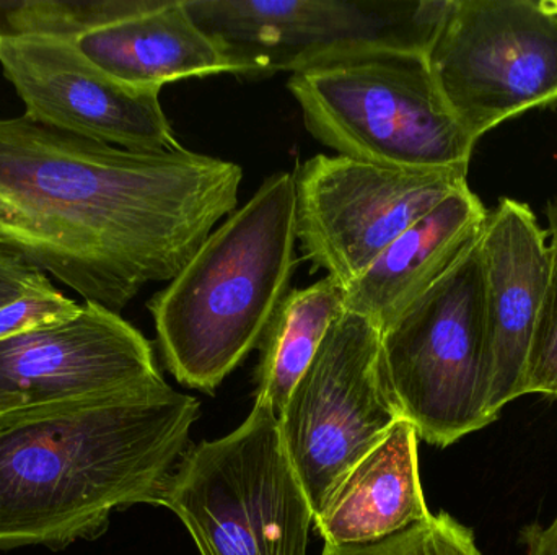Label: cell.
I'll return each mask as SVG.
<instances>
[{"mask_svg":"<svg viewBox=\"0 0 557 555\" xmlns=\"http://www.w3.org/2000/svg\"><path fill=\"white\" fill-rule=\"evenodd\" d=\"M486 217L470 186L451 192L347 287L344 308L385 331L476 247Z\"/></svg>","mask_w":557,"mask_h":555,"instance_id":"14","label":"cell"},{"mask_svg":"<svg viewBox=\"0 0 557 555\" xmlns=\"http://www.w3.org/2000/svg\"><path fill=\"white\" fill-rule=\"evenodd\" d=\"M82 305L59 292L51 280L0 308V341L71 319Z\"/></svg>","mask_w":557,"mask_h":555,"instance_id":"21","label":"cell"},{"mask_svg":"<svg viewBox=\"0 0 557 555\" xmlns=\"http://www.w3.org/2000/svg\"><path fill=\"white\" fill-rule=\"evenodd\" d=\"M419 437L399 419L327 499L313 527L327 546L375 543L431 517L419 475Z\"/></svg>","mask_w":557,"mask_h":555,"instance_id":"15","label":"cell"},{"mask_svg":"<svg viewBox=\"0 0 557 555\" xmlns=\"http://www.w3.org/2000/svg\"><path fill=\"white\" fill-rule=\"evenodd\" d=\"M201 404L162 378L0 413V550L95 537L114 510L162 504Z\"/></svg>","mask_w":557,"mask_h":555,"instance_id":"2","label":"cell"},{"mask_svg":"<svg viewBox=\"0 0 557 555\" xmlns=\"http://www.w3.org/2000/svg\"><path fill=\"white\" fill-rule=\"evenodd\" d=\"M0 64L25 104L23 116L35 123L133 152L183 149L160 103V88L111 77L74 39L2 38Z\"/></svg>","mask_w":557,"mask_h":555,"instance_id":"11","label":"cell"},{"mask_svg":"<svg viewBox=\"0 0 557 555\" xmlns=\"http://www.w3.org/2000/svg\"><path fill=\"white\" fill-rule=\"evenodd\" d=\"M238 77L392 48L428 52L450 0H185Z\"/></svg>","mask_w":557,"mask_h":555,"instance_id":"7","label":"cell"},{"mask_svg":"<svg viewBox=\"0 0 557 555\" xmlns=\"http://www.w3.org/2000/svg\"><path fill=\"white\" fill-rule=\"evenodd\" d=\"M321 555H483L473 531L447 512L375 543L327 546Z\"/></svg>","mask_w":557,"mask_h":555,"instance_id":"19","label":"cell"},{"mask_svg":"<svg viewBox=\"0 0 557 555\" xmlns=\"http://www.w3.org/2000/svg\"><path fill=\"white\" fill-rule=\"evenodd\" d=\"M162 378L152 344L95 303L65 321L0 341V413L116 393Z\"/></svg>","mask_w":557,"mask_h":555,"instance_id":"12","label":"cell"},{"mask_svg":"<svg viewBox=\"0 0 557 555\" xmlns=\"http://www.w3.org/2000/svg\"><path fill=\"white\" fill-rule=\"evenodd\" d=\"M308 133L337 155L403 169L468 172L474 143L445 103L424 52L366 49L294 72Z\"/></svg>","mask_w":557,"mask_h":555,"instance_id":"4","label":"cell"},{"mask_svg":"<svg viewBox=\"0 0 557 555\" xmlns=\"http://www.w3.org/2000/svg\"><path fill=\"white\" fill-rule=\"evenodd\" d=\"M242 181L237 163L191 150L133 152L0 119V250L120 315L185 269L237 211Z\"/></svg>","mask_w":557,"mask_h":555,"instance_id":"1","label":"cell"},{"mask_svg":"<svg viewBox=\"0 0 557 555\" xmlns=\"http://www.w3.org/2000/svg\"><path fill=\"white\" fill-rule=\"evenodd\" d=\"M382 354L403 419L429 445L447 449L496 422L478 243L382 331Z\"/></svg>","mask_w":557,"mask_h":555,"instance_id":"6","label":"cell"},{"mask_svg":"<svg viewBox=\"0 0 557 555\" xmlns=\"http://www.w3.org/2000/svg\"><path fill=\"white\" fill-rule=\"evenodd\" d=\"M346 289L326 276L285 295L260 344L257 400L270 404L277 417L324 336L344 312Z\"/></svg>","mask_w":557,"mask_h":555,"instance_id":"17","label":"cell"},{"mask_svg":"<svg viewBox=\"0 0 557 555\" xmlns=\"http://www.w3.org/2000/svg\"><path fill=\"white\" fill-rule=\"evenodd\" d=\"M399 419L383 368L382 331L344 310L278 416L282 443L313 520Z\"/></svg>","mask_w":557,"mask_h":555,"instance_id":"8","label":"cell"},{"mask_svg":"<svg viewBox=\"0 0 557 555\" xmlns=\"http://www.w3.org/2000/svg\"><path fill=\"white\" fill-rule=\"evenodd\" d=\"M548 244L552 254L548 287L543 299L542 312L530 345L527 362V394H543L557 400V198L546 204Z\"/></svg>","mask_w":557,"mask_h":555,"instance_id":"20","label":"cell"},{"mask_svg":"<svg viewBox=\"0 0 557 555\" xmlns=\"http://www.w3.org/2000/svg\"><path fill=\"white\" fill-rule=\"evenodd\" d=\"M111 77L140 88L214 74H234L221 46L189 15L185 0H157L152 9L91 29L75 41Z\"/></svg>","mask_w":557,"mask_h":555,"instance_id":"16","label":"cell"},{"mask_svg":"<svg viewBox=\"0 0 557 555\" xmlns=\"http://www.w3.org/2000/svg\"><path fill=\"white\" fill-rule=\"evenodd\" d=\"M157 0H0V39L38 36L77 41L85 33L146 12Z\"/></svg>","mask_w":557,"mask_h":555,"instance_id":"18","label":"cell"},{"mask_svg":"<svg viewBox=\"0 0 557 555\" xmlns=\"http://www.w3.org/2000/svg\"><path fill=\"white\" fill-rule=\"evenodd\" d=\"M484 280L490 411L525 396L527 362L548 287V235L525 202L503 198L478 240Z\"/></svg>","mask_w":557,"mask_h":555,"instance_id":"13","label":"cell"},{"mask_svg":"<svg viewBox=\"0 0 557 555\" xmlns=\"http://www.w3.org/2000/svg\"><path fill=\"white\" fill-rule=\"evenodd\" d=\"M160 505L201 555H308L313 512L263 401L234 432L185 453Z\"/></svg>","mask_w":557,"mask_h":555,"instance_id":"5","label":"cell"},{"mask_svg":"<svg viewBox=\"0 0 557 555\" xmlns=\"http://www.w3.org/2000/svg\"><path fill=\"white\" fill-rule=\"evenodd\" d=\"M553 5H555L556 12H557V0H553Z\"/></svg>","mask_w":557,"mask_h":555,"instance_id":"24","label":"cell"},{"mask_svg":"<svg viewBox=\"0 0 557 555\" xmlns=\"http://www.w3.org/2000/svg\"><path fill=\"white\" fill-rule=\"evenodd\" d=\"M48 280L45 273L0 250V308Z\"/></svg>","mask_w":557,"mask_h":555,"instance_id":"22","label":"cell"},{"mask_svg":"<svg viewBox=\"0 0 557 555\" xmlns=\"http://www.w3.org/2000/svg\"><path fill=\"white\" fill-rule=\"evenodd\" d=\"M295 235L344 289L419 218L468 185L463 169H403L320 153L298 166Z\"/></svg>","mask_w":557,"mask_h":555,"instance_id":"10","label":"cell"},{"mask_svg":"<svg viewBox=\"0 0 557 555\" xmlns=\"http://www.w3.org/2000/svg\"><path fill=\"white\" fill-rule=\"evenodd\" d=\"M295 248L294 175L276 173L147 303L178 383L214 393L260 348L290 292Z\"/></svg>","mask_w":557,"mask_h":555,"instance_id":"3","label":"cell"},{"mask_svg":"<svg viewBox=\"0 0 557 555\" xmlns=\"http://www.w3.org/2000/svg\"><path fill=\"white\" fill-rule=\"evenodd\" d=\"M525 555H557V517L548 527L530 525L520 533Z\"/></svg>","mask_w":557,"mask_h":555,"instance_id":"23","label":"cell"},{"mask_svg":"<svg viewBox=\"0 0 557 555\" xmlns=\"http://www.w3.org/2000/svg\"><path fill=\"white\" fill-rule=\"evenodd\" d=\"M425 59L445 103L478 142L504 121L557 103L553 0H450Z\"/></svg>","mask_w":557,"mask_h":555,"instance_id":"9","label":"cell"}]
</instances>
